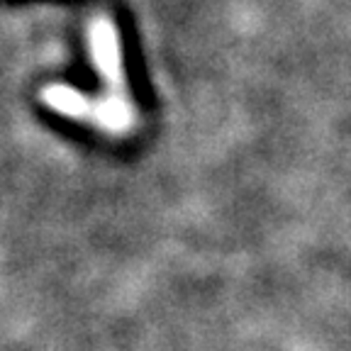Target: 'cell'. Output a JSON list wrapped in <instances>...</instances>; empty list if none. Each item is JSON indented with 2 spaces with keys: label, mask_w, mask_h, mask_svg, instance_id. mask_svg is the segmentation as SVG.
<instances>
[{
  "label": "cell",
  "mask_w": 351,
  "mask_h": 351,
  "mask_svg": "<svg viewBox=\"0 0 351 351\" xmlns=\"http://www.w3.org/2000/svg\"><path fill=\"white\" fill-rule=\"evenodd\" d=\"M90 51H93L95 66L100 69L108 81H122V51L120 37L108 17H95L90 25Z\"/></svg>",
  "instance_id": "cell-1"
},
{
  "label": "cell",
  "mask_w": 351,
  "mask_h": 351,
  "mask_svg": "<svg viewBox=\"0 0 351 351\" xmlns=\"http://www.w3.org/2000/svg\"><path fill=\"white\" fill-rule=\"evenodd\" d=\"M44 103L54 108L56 112H64V115H71V117H81L83 112L88 110V103L78 90L69 86H47L42 93Z\"/></svg>",
  "instance_id": "cell-2"
},
{
  "label": "cell",
  "mask_w": 351,
  "mask_h": 351,
  "mask_svg": "<svg viewBox=\"0 0 351 351\" xmlns=\"http://www.w3.org/2000/svg\"><path fill=\"white\" fill-rule=\"evenodd\" d=\"M98 115H100V120H103V125H108L110 130H122V127L130 122V110H127L122 98L105 100V103L100 105Z\"/></svg>",
  "instance_id": "cell-3"
}]
</instances>
